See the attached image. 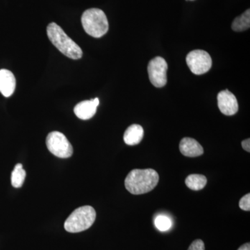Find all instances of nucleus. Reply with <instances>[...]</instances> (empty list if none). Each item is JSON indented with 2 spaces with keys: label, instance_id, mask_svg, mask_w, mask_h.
<instances>
[{
  "label": "nucleus",
  "instance_id": "nucleus-1",
  "mask_svg": "<svg viewBox=\"0 0 250 250\" xmlns=\"http://www.w3.org/2000/svg\"><path fill=\"white\" fill-rule=\"evenodd\" d=\"M159 181V174L153 169H135L126 176L125 186L130 193L142 195L152 191Z\"/></svg>",
  "mask_w": 250,
  "mask_h": 250
},
{
  "label": "nucleus",
  "instance_id": "nucleus-2",
  "mask_svg": "<svg viewBox=\"0 0 250 250\" xmlns=\"http://www.w3.org/2000/svg\"><path fill=\"white\" fill-rule=\"evenodd\" d=\"M47 34L49 41L62 54L74 60L82 58L83 52L80 46L74 42L58 24L50 23L47 27Z\"/></svg>",
  "mask_w": 250,
  "mask_h": 250
},
{
  "label": "nucleus",
  "instance_id": "nucleus-3",
  "mask_svg": "<svg viewBox=\"0 0 250 250\" xmlns=\"http://www.w3.org/2000/svg\"><path fill=\"white\" fill-rule=\"evenodd\" d=\"M95 219L96 212L94 208L90 206H83L72 212L65 220L64 228L67 232H82L89 229Z\"/></svg>",
  "mask_w": 250,
  "mask_h": 250
},
{
  "label": "nucleus",
  "instance_id": "nucleus-4",
  "mask_svg": "<svg viewBox=\"0 0 250 250\" xmlns=\"http://www.w3.org/2000/svg\"><path fill=\"white\" fill-rule=\"evenodd\" d=\"M83 29L92 37L101 38L108 31V22L106 14L99 9H90L82 16Z\"/></svg>",
  "mask_w": 250,
  "mask_h": 250
},
{
  "label": "nucleus",
  "instance_id": "nucleus-5",
  "mask_svg": "<svg viewBox=\"0 0 250 250\" xmlns=\"http://www.w3.org/2000/svg\"><path fill=\"white\" fill-rule=\"evenodd\" d=\"M46 145L49 152L57 157L67 159L73 154L71 143L65 135L59 131L49 133L46 139Z\"/></svg>",
  "mask_w": 250,
  "mask_h": 250
},
{
  "label": "nucleus",
  "instance_id": "nucleus-6",
  "mask_svg": "<svg viewBox=\"0 0 250 250\" xmlns=\"http://www.w3.org/2000/svg\"><path fill=\"white\" fill-rule=\"evenodd\" d=\"M187 65L195 75H203L212 66V59L208 52L201 49H195L188 54Z\"/></svg>",
  "mask_w": 250,
  "mask_h": 250
},
{
  "label": "nucleus",
  "instance_id": "nucleus-7",
  "mask_svg": "<svg viewBox=\"0 0 250 250\" xmlns=\"http://www.w3.org/2000/svg\"><path fill=\"white\" fill-rule=\"evenodd\" d=\"M167 63L165 59L156 57L148 64L149 80L156 88H162L167 83Z\"/></svg>",
  "mask_w": 250,
  "mask_h": 250
},
{
  "label": "nucleus",
  "instance_id": "nucleus-8",
  "mask_svg": "<svg viewBox=\"0 0 250 250\" xmlns=\"http://www.w3.org/2000/svg\"><path fill=\"white\" fill-rule=\"evenodd\" d=\"M218 105L220 111L225 116H233L238 112L236 98L229 90H223L218 93Z\"/></svg>",
  "mask_w": 250,
  "mask_h": 250
},
{
  "label": "nucleus",
  "instance_id": "nucleus-9",
  "mask_svg": "<svg viewBox=\"0 0 250 250\" xmlns=\"http://www.w3.org/2000/svg\"><path fill=\"white\" fill-rule=\"evenodd\" d=\"M100 101L98 98L90 100H85L77 104L74 108V112L77 118L86 121L95 116Z\"/></svg>",
  "mask_w": 250,
  "mask_h": 250
},
{
  "label": "nucleus",
  "instance_id": "nucleus-10",
  "mask_svg": "<svg viewBox=\"0 0 250 250\" xmlns=\"http://www.w3.org/2000/svg\"><path fill=\"white\" fill-rule=\"evenodd\" d=\"M16 80L14 74L6 69L0 70V93L6 98L14 94Z\"/></svg>",
  "mask_w": 250,
  "mask_h": 250
},
{
  "label": "nucleus",
  "instance_id": "nucleus-11",
  "mask_svg": "<svg viewBox=\"0 0 250 250\" xmlns=\"http://www.w3.org/2000/svg\"><path fill=\"white\" fill-rule=\"evenodd\" d=\"M179 149L183 155L188 157H197L204 154L201 145L191 138H184L179 144Z\"/></svg>",
  "mask_w": 250,
  "mask_h": 250
},
{
  "label": "nucleus",
  "instance_id": "nucleus-12",
  "mask_svg": "<svg viewBox=\"0 0 250 250\" xmlns=\"http://www.w3.org/2000/svg\"><path fill=\"white\" fill-rule=\"evenodd\" d=\"M144 135L142 126L139 125H132L125 131L124 141L128 146H136L141 142Z\"/></svg>",
  "mask_w": 250,
  "mask_h": 250
},
{
  "label": "nucleus",
  "instance_id": "nucleus-13",
  "mask_svg": "<svg viewBox=\"0 0 250 250\" xmlns=\"http://www.w3.org/2000/svg\"><path fill=\"white\" fill-rule=\"evenodd\" d=\"M185 183L192 190H200L207 185V179L202 174H192L188 176Z\"/></svg>",
  "mask_w": 250,
  "mask_h": 250
},
{
  "label": "nucleus",
  "instance_id": "nucleus-14",
  "mask_svg": "<svg viewBox=\"0 0 250 250\" xmlns=\"http://www.w3.org/2000/svg\"><path fill=\"white\" fill-rule=\"evenodd\" d=\"M250 27V10L248 9L241 16L235 18L231 24L233 31H243L249 29Z\"/></svg>",
  "mask_w": 250,
  "mask_h": 250
},
{
  "label": "nucleus",
  "instance_id": "nucleus-15",
  "mask_svg": "<svg viewBox=\"0 0 250 250\" xmlns=\"http://www.w3.org/2000/svg\"><path fill=\"white\" fill-rule=\"evenodd\" d=\"M26 172L23 169L22 165L21 164H18L15 166L14 170L11 173V184L13 187L18 188L22 187L25 180Z\"/></svg>",
  "mask_w": 250,
  "mask_h": 250
},
{
  "label": "nucleus",
  "instance_id": "nucleus-16",
  "mask_svg": "<svg viewBox=\"0 0 250 250\" xmlns=\"http://www.w3.org/2000/svg\"><path fill=\"white\" fill-rule=\"evenodd\" d=\"M155 225L158 229L161 231H166L170 229L172 223L170 219L165 215H159L155 219Z\"/></svg>",
  "mask_w": 250,
  "mask_h": 250
},
{
  "label": "nucleus",
  "instance_id": "nucleus-17",
  "mask_svg": "<svg viewBox=\"0 0 250 250\" xmlns=\"http://www.w3.org/2000/svg\"><path fill=\"white\" fill-rule=\"evenodd\" d=\"M239 207L242 210L249 211L250 210V194H246L241 199L239 202Z\"/></svg>",
  "mask_w": 250,
  "mask_h": 250
},
{
  "label": "nucleus",
  "instance_id": "nucleus-18",
  "mask_svg": "<svg viewBox=\"0 0 250 250\" xmlns=\"http://www.w3.org/2000/svg\"><path fill=\"white\" fill-rule=\"evenodd\" d=\"M188 250H205V243L200 239L192 242Z\"/></svg>",
  "mask_w": 250,
  "mask_h": 250
},
{
  "label": "nucleus",
  "instance_id": "nucleus-19",
  "mask_svg": "<svg viewBox=\"0 0 250 250\" xmlns=\"http://www.w3.org/2000/svg\"><path fill=\"white\" fill-rule=\"evenodd\" d=\"M242 147L248 152H250V139L244 140L241 143Z\"/></svg>",
  "mask_w": 250,
  "mask_h": 250
},
{
  "label": "nucleus",
  "instance_id": "nucleus-20",
  "mask_svg": "<svg viewBox=\"0 0 250 250\" xmlns=\"http://www.w3.org/2000/svg\"><path fill=\"white\" fill-rule=\"evenodd\" d=\"M238 250H250V244L249 243H246L240 247Z\"/></svg>",
  "mask_w": 250,
  "mask_h": 250
},
{
  "label": "nucleus",
  "instance_id": "nucleus-21",
  "mask_svg": "<svg viewBox=\"0 0 250 250\" xmlns=\"http://www.w3.org/2000/svg\"><path fill=\"white\" fill-rule=\"evenodd\" d=\"M190 1H192V0H190Z\"/></svg>",
  "mask_w": 250,
  "mask_h": 250
}]
</instances>
